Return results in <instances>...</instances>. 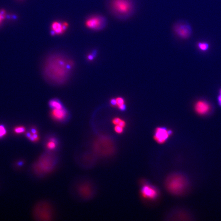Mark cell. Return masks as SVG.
<instances>
[{"label":"cell","mask_w":221,"mask_h":221,"mask_svg":"<svg viewBox=\"0 0 221 221\" xmlns=\"http://www.w3.org/2000/svg\"><path fill=\"white\" fill-rule=\"evenodd\" d=\"M122 119L119 118V117H116V118H114L112 120V123L114 125H118L119 122L121 121Z\"/></svg>","instance_id":"d6986e66"},{"label":"cell","mask_w":221,"mask_h":221,"mask_svg":"<svg viewBox=\"0 0 221 221\" xmlns=\"http://www.w3.org/2000/svg\"><path fill=\"white\" fill-rule=\"evenodd\" d=\"M74 62L63 55H54L49 57L45 65L47 78L57 83H63L68 77Z\"/></svg>","instance_id":"6da1fadb"},{"label":"cell","mask_w":221,"mask_h":221,"mask_svg":"<svg viewBox=\"0 0 221 221\" xmlns=\"http://www.w3.org/2000/svg\"><path fill=\"white\" fill-rule=\"evenodd\" d=\"M186 186L184 177L178 174L169 176L166 180V187L168 192L175 195H179L183 192Z\"/></svg>","instance_id":"3957f363"},{"label":"cell","mask_w":221,"mask_h":221,"mask_svg":"<svg viewBox=\"0 0 221 221\" xmlns=\"http://www.w3.org/2000/svg\"><path fill=\"white\" fill-rule=\"evenodd\" d=\"M56 141L54 138H51L50 139V141L47 144V147L50 150L54 149L55 148L56 145Z\"/></svg>","instance_id":"5bb4252c"},{"label":"cell","mask_w":221,"mask_h":221,"mask_svg":"<svg viewBox=\"0 0 221 221\" xmlns=\"http://www.w3.org/2000/svg\"><path fill=\"white\" fill-rule=\"evenodd\" d=\"M124 129V128L119 125H115L114 127L115 132L118 134H121L123 133Z\"/></svg>","instance_id":"2e32d148"},{"label":"cell","mask_w":221,"mask_h":221,"mask_svg":"<svg viewBox=\"0 0 221 221\" xmlns=\"http://www.w3.org/2000/svg\"><path fill=\"white\" fill-rule=\"evenodd\" d=\"M197 46L201 51H206L208 50L209 45L206 42H200L198 43Z\"/></svg>","instance_id":"4fadbf2b"},{"label":"cell","mask_w":221,"mask_h":221,"mask_svg":"<svg viewBox=\"0 0 221 221\" xmlns=\"http://www.w3.org/2000/svg\"><path fill=\"white\" fill-rule=\"evenodd\" d=\"M69 26L68 23L66 22H53L51 26V35H55L63 34L68 28Z\"/></svg>","instance_id":"ba28073f"},{"label":"cell","mask_w":221,"mask_h":221,"mask_svg":"<svg viewBox=\"0 0 221 221\" xmlns=\"http://www.w3.org/2000/svg\"><path fill=\"white\" fill-rule=\"evenodd\" d=\"M108 5L111 14L120 19L129 18L135 9L133 0H110Z\"/></svg>","instance_id":"7a4b0ae2"},{"label":"cell","mask_w":221,"mask_h":221,"mask_svg":"<svg viewBox=\"0 0 221 221\" xmlns=\"http://www.w3.org/2000/svg\"><path fill=\"white\" fill-rule=\"evenodd\" d=\"M220 95H221V90H220Z\"/></svg>","instance_id":"4316f807"},{"label":"cell","mask_w":221,"mask_h":221,"mask_svg":"<svg viewBox=\"0 0 221 221\" xmlns=\"http://www.w3.org/2000/svg\"><path fill=\"white\" fill-rule=\"evenodd\" d=\"M110 104L113 107H116V99L114 98L110 99Z\"/></svg>","instance_id":"ffe728a7"},{"label":"cell","mask_w":221,"mask_h":221,"mask_svg":"<svg viewBox=\"0 0 221 221\" xmlns=\"http://www.w3.org/2000/svg\"><path fill=\"white\" fill-rule=\"evenodd\" d=\"M31 131L32 134H35V133H37V132H38L36 129L35 128L32 129Z\"/></svg>","instance_id":"603a6c76"},{"label":"cell","mask_w":221,"mask_h":221,"mask_svg":"<svg viewBox=\"0 0 221 221\" xmlns=\"http://www.w3.org/2000/svg\"><path fill=\"white\" fill-rule=\"evenodd\" d=\"M141 194L143 198L149 200H156L159 195L158 190L155 187L147 183L142 186Z\"/></svg>","instance_id":"52a82bcc"},{"label":"cell","mask_w":221,"mask_h":221,"mask_svg":"<svg viewBox=\"0 0 221 221\" xmlns=\"http://www.w3.org/2000/svg\"><path fill=\"white\" fill-rule=\"evenodd\" d=\"M217 100H218V104L220 107H221V95H220L218 96L217 98Z\"/></svg>","instance_id":"7402d4cb"},{"label":"cell","mask_w":221,"mask_h":221,"mask_svg":"<svg viewBox=\"0 0 221 221\" xmlns=\"http://www.w3.org/2000/svg\"><path fill=\"white\" fill-rule=\"evenodd\" d=\"M26 131V129L23 126L16 127L14 129V132L17 134H21L24 133Z\"/></svg>","instance_id":"9a60e30c"},{"label":"cell","mask_w":221,"mask_h":221,"mask_svg":"<svg viewBox=\"0 0 221 221\" xmlns=\"http://www.w3.org/2000/svg\"><path fill=\"white\" fill-rule=\"evenodd\" d=\"M96 54H97V52H96V51H94V52H92V53H89V54L87 55V60H89V61H92V60H94V59Z\"/></svg>","instance_id":"ac0fdd59"},{"label":"cell","mask_w":221,"mask_h":221,"mask_svg":"<svg viewBox=\"0 0 221 221\" xmlns=\"http://www.w3.org/2000/svg\"><path fill=\"white\" fill-rule=\"evenodd\" d=\"M49 104L52 109H60L63 108L61 103L56 99L51 100L49 102Z\"/></svg>","instance_id":"7c38bea8"},{"label":"cell","mask_w":221,"mask_h":221,"mask_svg":"<svg viewBox=\"0 0 221 221\" xmlns=\"http://www.w3.org/2000/svg\"><path fill=\"white\" fill-rule=\"evenodd\" d=\"M0 13H1L2 19H3V20L5 19V16H6V13H5V10H1V12H0Z\"/></svg>","instance_id":"44dd1931"},{"label":"cell","mask_w":221,"mask_h":221,"mask_svg":"<svg viewBox=\"0 0 221 221\" xmlns=\"http://www.w3.org/2000/svg\"><path fill=\"white\" fill-rule=\"evenodd\" d=\"M18 165H19V166H21L22 165V162H20V163H18Z\"/></svg>","instance_id":"484cf974"},{"label":"cell","mask_w":221,"mask_h":221,"mask_svg":"<svg viewBox=\"0 0 221 221\" xmlns=\"http://www.w3.org/2000/svg\"><path fill=\"white\" fill-rule=\"evenodd\" d=\"M211 109L210 104L205 100H199L194 105L196 112L201 115H204L208 113Z\"/></svg>","instance_id":"9c48e42d"},{"label":"cell","mask_w":221,"mask_h":221,"mask_svg":"<svg viewBox=\"0 0 221 221\" xmlns=\"http://www.w3.org/2000/svg\"><path fill=\"white\" fill-rule=\"evenodd\" d=\"M172 134V131L164 127H158L155 129L154 135V140L159 144L166 143Z\"/></svg>","instance_id":"8992f818"},{"label":"cell","mask_w":221,"mask_h":221,"mask_svg":"<svg viewBox=\"0 0 221 221\" xmlns=\"http://www.w3.org/2000/svg\"><path fill=\"white\" fill-rule=\"evenodd\" d=\"M174 31L179 38L183 39H189L192 35V29L191 25L185 21H179L174 26Z\"/></svg>","instance_id":"277c9868"},{"label":"cell","mask_w":221,"mask_h":221,"mask_svg":"<svg viewBox=\"0 0 221 221\" xmlns=\"http://www.w3.org/2000/svg\"><path fill=\"white\" fill-rule=\"evenodd\" d=\"M116 107L119 110L124 111L126 109L124 99L122 97H117L116 98Z\"/></svg>","instance_id":"8fae6325"},{"label":"cell","mask_w":221,"mask_h":221,"mask_svg":"<svg viewBox=\"0 0 221 221\" xmlns=\"http://www.w3.org/2000/svg\"><path fill=\"white\" fill-rule=\"evenodd\" d=\"M107 19L100 15H94L86 20L85 25L92 30H99L103 29L107 25Z\"/></svg>","instance_id":"5b68a950"},{"label":"cell","mask_w":221,"mask_h":221,"mask_svg":"<svg viewBox=\"0 0 221 221\" xmlns=\"http://www.w3.org/2000/svg\"><path fill=\"white\" fill-rule=\"evenodd\" d=\"M68 113L64 108L60 109H52L51 110V116L55 120L62 121L66 119Z\"/></svg>","instance_id":"30bf717a"},{"label":"cell","mask_w":221,"mask_h":221,"mask_svg":"<svg viewBox=\"0 0 221 221\" xmlns=\"http://www.w3.org/2000/svg\"><path fill=\"white\" fill-rule=\"evenodd\" d=\"M3 20L2 19L1 16V13H0V24H1V23L2 21Z\"/></svg>","instance_id":"d4e9b609"},{"label":"cell","mask_w":221,"mask_h":221,"mask_svg":"<svg viewBox=\"0 0 221 221\" xmlns=\"http://www.w3.org/2000/svg\"><path fill=\"white\" fill-rule=\"evenodd\" d=\"M7 130L5 126L3 125H0V138L6 135Z\"/></svg>","instance_id":"e0dca14e"},{"label":"cell","mask_w":221,"mask_h":221,"mask_svg":"<svg viewBox=\"0 0 221 221\" xmlns=\"http://www.w3.org/2000/svg\"><path fill=\"white\" fill-rule=\"evenodd\" d=\"M31 133H29V132H28V133H26V137H27V138H29L30 137V136H31Z\"/></svg>","instance_id":"cb8c5ba5"}]
</instances>
